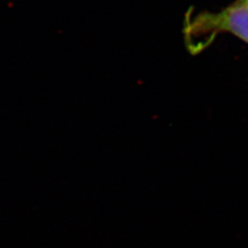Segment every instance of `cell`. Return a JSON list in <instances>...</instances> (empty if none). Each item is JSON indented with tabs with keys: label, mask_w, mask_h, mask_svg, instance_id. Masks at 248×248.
I'll return each instance as SVG.
<instances>
[{
	"label": "cell",
	"mask_w": 248,
	"mask_h": 248,
	"mask_svg": "<svg viewBox=\"0 0 248 248\" xmlns=\"http://www.w3.org/2000/svg\"><path fill=\"white\" fill-rule=\"evenodd\" d=\"M230 33L248 44V4L236 0L219 12H202L186 20L184 36L188 47L198 39L191 52H199L219 33Z\"/></svg>",
	"instance_id": "6da1fadb"
},
{
	"label": "cell",
	"mask_w": 248,
	"mask_h": 248,
	"mask_svg": "<svg viewBox=\"0 0 248 248\" xmlns=\"http://www.w3.org/2000/svg\"><path fill=\"white\" fill-rule=\"evenodd\" d=\"M240 1H243V2H246V3H248V0H240Z\"/></svg>",
	"instance_id": "7a4b0ae2"
}]
</instances>
